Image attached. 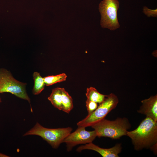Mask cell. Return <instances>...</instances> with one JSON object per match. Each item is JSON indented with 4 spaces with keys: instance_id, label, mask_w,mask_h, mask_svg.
I'll list each match as a JSON object with an SVG mask.
<instances>
[{
    "instance_id": "cell-8",
    "label": "cell",
    "mask_w": 157,
    "mask_h": 157,
    "mask_svg": "<svg viewBox=\"0 0 157 157\" xmlns=\"http://www.w3.org/2000/svg\"><path fill=\"white\" fill-rule=\"evenodd\" d=\"M85 149L95 151L103 157H118V154L122 151V147L121 144L118 143L111 148H103L99 147L92 142L80 146L77 148L76 151L80 152Z\"/></svg>"
},
{
    "instance_id": "cell-15",
    "label": "cell",
    "mask_w": 157,
    "mask_h": 157,
    "mask_svg": "<svg viewBox=\"0 0 157 157\" xmlns=\"http://www.w3.org/2000/svg\"><path fill=\"white\" fill-rule=\"evenodd\" d=\"M86 106L88 112V115L90 114L93 112L98 106V103L91 101L86 100Z\"/></svg>"
},
{
    "instance_id": "cell-4",
    "label": "cell",
    "mask_w": 157,
    "mask_h": 157,
    "mask_svg": "<svg viewBox=\"0 0 157 157\" xmlns=\"http://www.w3.org/2000/svg\"><path fill=\"white\" fill-rule=\"evenodd\" d=\"M118 102V99L115 94L111 93L107 95L104 101L99 104L93 112L77 123V126L85 127L91 126L105 118L111 110L115 108Z\"/></svg>"
},
{
    "instance_id": "cell-13",
    "label": "cell",
    "mask_w": 157,
    "mask_h": 157,
    "mask_svg": "<svg viewBox=\"0 0 157 157\" xmlns=\"http://www.w3.org/2000/svg\"><path fill=\"white\" fill-rule=\"evenodd\" d=\"M33 76L34 83L32 92L34 94L38 95L44 89L45 85L44 78L40 73L35 72L33 74Z\"/></svg>"
},
{
    "instance_id": "cell-6",
    "label": "cell",
    "mask_w": 157,
    "mask_h": 157,
    "mask_svg": "<svg viewBox=\"0 0 157 157\" xmlns=\"http://www.w3.org/2000/svg\"><path fill=\"white\" fill-rule=\"evenodd\" d=\"M119 4L117 0H103L100 3L99 9L102 28L114 31L119 27L117 16Z\"/></svg>"
},
{
    "instance_id": "cell-11",
    "label": "cell",
    "mask_w": 157,
    "mask_h": 157,
    "mask_svg": "<svg viewBox=\"0 0 157 157\" xmlns=\"http://www.w3.org/2000/svg\"><path fill=\"white\" fill-rule=\"evenodd\" d=\"M87 100L96 102L99 104L104 100L107 95L100 93L94 88H87L85 94Z\"/></svg>"
},
{
    "instance_id": "cell-9",
    "label": "cell",
    "mask_w": 157,
    "mask_h": 157,
    "mask_svg": "<svg viewBox=\"0 0 157 157\" xmlns=\"http://www.w3.org/2000/svg\"><path fill=\"white\" fill-rule=\"evenodd\" d=\"M142 104L138 112L157 122V95L151 96L141 101Z\"/></svg>"
},
{
    "instance_id": "cell-17",
    "label": "cell",
    "mask_w": 157,
    "mask_h": 157,
    "mask_svg": "<svg viewBox=\"0 0 157 157\" xmlns=\"http://www.w3.org/2000/svg\"><path fill=\"white\" fill-rule=\"evenodd\" d=\"M8 157V156L5 155V154H3L2 153H0V157Z\"/></svg>"
},
{
    "instance_id": "cell-2",
    "label": "cell",
    "mask_w": 157,
    "mask_h": 157,
    "mask_svg": "<svg viewBox=\"0 0 157 157\" xmlns=\"http://www.w3.org/2000/svg\"><path fill=\"white\" fill-rule=\"evenodd\" d=\"M91 126L94 129L99 137H108L117 139L126 135L127 130L131 128V124L127 118L118 117L114 120L104 118Z\"/></svg>"
},
{
    "instance_id": "cell-10",
    "label": "cell",
    "mask_w": 157,
    "mask_h": 157,
    "mask_svg": "<svg viewBox=\"0 0 157 157\" xmlns=\"http://www.w3.org/2000/svg\"><path fill=\"white\" fill-rule=\"evenodd\" d=\"M48 99L55 107L59 110H62V88H56L53 89Z\"/></svg>"
},
{
    "instance_id": "cell-12",
    "label": "cell",
    "mask_w": 157,
    "mask_h": 157,
    "mask_svg": "<svg viewBox=\"0 0 157 157\" xmlns=\"http://www.w3.org/2000/svg\"><path fill=\"white\" fill-rule=\"evenodd\" d=\"M62 110L65 112L69 113L73 107V99L63 88H62Z\"/></svg>"
},
{
    "instance_id": "cell-7",
    "label": "cell",
    "mask_w": 157,
    "mask_h": 157,
    "mask_svg": "<svg viewBox=\"0 0 157 157\" xmlns=\"http://www.w3.org/2000/svg\"><path fill=\"white\" fill-rule=\"evenodd\" d=\"M85 127L78 126L73 132L71 133L63 140V142L66 144L67 151H71L75 146L80 144L92 142L97 137L95 131H86Z\"/></svg>"
},
{
    "instance_id": "cell-16",
    "label": "cell",
    "mask_w": 157,
    "mask_h": 157,
    "mask_svg": "<svg viewBox=\"0 0 157 157\" xmlns=\"http://www.w3.org/2000/svg\"><path fill=\"white\" fill-rule=\"evenodd\" d=\"M143 10L144 13L148 17H157V9L155 10L150 9L146 6H144Z\"/></svg>"
},
{
    "instance_id": "cell-18",
    "label": "cell",
    "mask_w": 157,
    "mask_h": 157,
    "mask_svg": "<svg viewBox=\"0 0 157 157\" xmlns=\"http://www.w3.org/2000/svg\"><path fill=\"white\" fill-rule=\"evenodd\" d=\"M1 101H2L1 99V98L0 97V103H1Z\"/></svg>"
},
{
    "instance_id": "cell-5",
    "label": "cell",
    "mask_w": 157,
    "mask_h": 157,
    "mask_svg": "<svg viewBox=\"0 0 157 157\" xmlns=\"http://www.w3.org/2000/svg\"><path fill=\"white\" fill-rule=\"evenodd\" d=\"M26 84L15 79L6 69H0V93L9 92L30 103V99L26 90Z\"/></svg>"
},
{
    "instance_id": "cell-14",
    "label": "cell",
    "mask_w": 157,
    "mask_h": 157,
    "mask_svg": "<svg viewBox=\"0 0 157 157\" xmlns=\"http://www.w3.org/2000/svg\"><path fill=\"white\" fill-rule=\"evenodd\" d=\"M67 77V76L65 73H62L56 75L48 76L43 78L45 85L48 86L65 81Z\"/></svg>"
},
{
    "instance_id": "cell-1",
    "label": "cell",
    "mask_w": 157,
    "mask_h": 157,
    "mask_svg": "<svg viewBox=\"0 0 157 157\" xmlns=\"http://www.w3.org/2000/svg\"><path fill=\"white\" fill-rule=\"evenodd\" d=\"M135 150L151 149L157 143V122L146 117L135 129L127 131Z\"/></svg>"
},
{
    "instance_id": "cell-3",
    "label": "cell",
    "mask_w": 157,
    "mask_h": 157,
    "mask_svg": "<svg viewBox=\"0 0 157 157\" xmlns=\"http://www.w3.org/2000/svg\"><path fill=\"white\" fill-rule=\"evenodd\" d=\"M70 127L49 129L44 127L37 122L34 126L24 136L35 135L42 137L54 149H57L63 143L64 139L72 132Z\"/></svg>"
}]
</instances>
